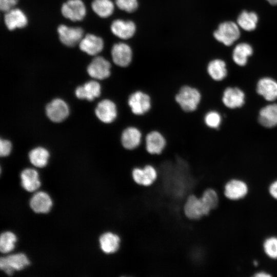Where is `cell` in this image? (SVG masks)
Returning a JSON list of instances; mask_svg holds the SVG:
<instances>
[{
	"mask_svg": "<svg viewBox=\"0 0 277 277\" xmlns=\"http://www.w3.org/2000/svg\"><path fill=\"white\" fill-rule=\"evenodd\" d=\"M97 118L106 125H111L118 118L119 108L116 102L110 97L101 100L95 109Z\"/></svg>",
	"mask_w": 277,
	"mask_h": 277,
	"instance_id": "cell-5",
	"label": "cell"
},
{
	"mask_svg": "<svg viewBox=\"0 0 277 277\" xmlns=\"http://www.w3.org/2000/svg\"><path fill=\"white\" fill-rule=\"evenodd\" d=\"M144 134L137 126L130 125L121 131L120 141L122 146L129 151L138 148L143 143Z\"/></svg>",
	"mask_w": 277,
	"mask_h": 277,
	"instance_id": "cell-7",
	"label": "cell"
},
{
	"mask_svg": "<svg viewBox=\"0 0 277 277\" xmlns=\"http://www.w3.org/2000/svg\"><path fill=\"white\" fill-rule=\"evenodd\" d=\"M127 103L131 113L136 116L145 115L152 107L151 95L141 89H137L130 93L128 96Z\"/></svg>",
	"mask_w": 277,
	"mask_h": 277,
	"instance_id": "cell-2",
	"label": "cell"
},
{
	"mask_svg": "<svg viewBox=\"0 0 277 277\" xmlns=\"http://www.w3.org/2000/svg\"><path fill=\"white\" fill-rule=\"evenodd\" d=\"M247 190V185L244 182L233 180L225 185L224 194L229 199L238 200L243 197L246 194Z\"/></svg>",
	"mask_w": 277,
	"mask_h": 277,
	"instance_id": "cell-25",
	"label": "cell"
},
{
	"mask_svg": "<svg viewBox=\"0 0 277 277\" xmlns=\"http://www.w3.org/2000/svg\"><path fill=\"white\" fill-rule=\"evenodd\" d=\"M16 242V235L12 232H3L0 236V251L3 253H7L12 251Z\"/></svg>",
	"mask_w": 277,
	"mask_h": 277,
	"instance_id": "cell-33",
	"label": "cell"
},
{
	"mask_svg": "<svg viewBox=\"0 0 277 277\" xmlns=\"http://www.w3.org/2000/svg\"><path fill=\"white\" fill-rule=\"evenodd\" d=\"M30 264L27 256L23 253L11 254L0 259V268L8 275H11L14 271L24 269Z\"/></svg>",
	"mask_w": 277,
	"mask_h": 277,
	"instance_id": "cell-9",
	"label": "cell"
},
{
	"mask_svg": "<svg viewBox=\"0 0 277 277\" xmlns=\"http://www.w3.org/2000/svg\"><path fill=\"white\" fill-rule=\"evenodd\" d=\"M116 6L120 9L127 12H132L137 7V0H116Z\"/></svg>",
	"mask_w": 277,
	"mask_h": 277,
	"instance_id": "cell-35",
	"label": "cell"
},
{
	"mask_svg": "<svg viewBox=\"0 0 277 277\" xmlns=\"http://www.w3.org/2000/svg\"><path fill=\"white\" fill-rule=\"evenodd\" d=\"M214 37L226 46L231 45L240 36L238 26L232 22L221 23L214 32Z\"/></svg>",
	"mask_w": 277,
	"mask_h": 277,
	"instance_id": "cell-8",
	"label": "cell"
},
{
	"mask_svg": "<svg viewBox=\"0 0 277 277\" xmlns=\"http://www.w3.org/2000/svg\"><path fill=\"white\" fill-rule=\"evenodd\" d=\"M87 72L97 80L108 79L111 75V64L105 58L98 56L93 59L87 67Z\"/></svg>",
	"mask_w": 277,
	"mask_h": 277,
	"instance_id": "cell-10",
	"label": "cell"
},
{
	"mask_svg": "<svg viewBox=\"0 0 277 277\" xmlns=\"http://www.w3.org/2000/svg\"><path fill=\"white\" fill-rule=\"evenodd\" d=\"M222 102L229 108L241 107L244 104L245 94L238 88L228 87L223 92Z\"/></svg>",
	"mask_w": 277,
	"mask_h": 277,
	"instance_id": "cell-17",
	"label": "cell"
},
{
	"mask_svg": "<svg viewBox=\"0 0 277 277\" xmlns=\"http://www.w3.org/2000/svg\"><path fill=\"white\" fill-rule=\"evenodd\" d=\"M31 208L37 213H48L52 206V201L46 192L39 191L35 193L30 201Z\"/></svg>",
	"mask_w": 277,
	"mask_h": 277,
	"instance_id": "cell-19",
	"label": "cell"
},
{
	"mask_svg": "<svg viewBox=\"0 0 277 277\" xmlns=\"http://www.w3.org/2000/svg\"><path fill=\"white\" fill-rule=\"evenodd\" d=\"M207 73L212 80L215 82L222 81L227 73L225 63L220 59L210 61L207 66Z\"/></svg>",
	"mask_w": 277,
	"mask_h": 277,
	"instance_id": "cell-26",
	"label": "cell"
},
{
	"mask_svg": "<svg viewBox=\"0 0 277 277\" xmlns=\"http://www.w3.org/2000/svg\"><path fill=\"white\" fill-rule=\"evenodd\" d=\"M131 177L136 185L148 188L152 186L157 181L159 172L154 165L148 163L143 166L134 167L131 171Z\"/></svg>",
	"mask_w": 277,
	"mask_h": 277,
	"instance_id": "cell-4",
	"label": "cell"
},
{
	"mask_svg": "<svg viewBox=\"0 0 277 277\" xmlns=\"http://www.w3.org/2000/svg\"><path fill=\"white\" fill-rule=\"evenodd\" d=\"M61 12L65 18L75 22L84 18L86 9L81 0H68L62 5Z\"/></svg>",
	"mask_w": 277,
	"mask_h": 277,
	"instance_id": "cell-14",
	"label": "cell"
},
{
	"mask_svg": "<svg viewBox=\"0 0 277 277\" xmlns=\"http://www.w3.org/2000/svg\"><path fill=\"white\" fill-rule=\"evenodd\" d=\"M122 239L117 233L107 231L103 233L99 238L100 246L102 251L106 254L118 252L122 246Z\"/></svg>",
	"mask_w": 277,
	"mask_h": 277,
	"instance_id": "cell-15",
	"label": "cell"
},
{
	"mask_svg": "<svg viewBox=\"0 0 277 277\" xmlns=\"http://www.w3.org/2000/svg\"><path fill=\"white\" fill-rule=\"evenodd\" d=\"M136 27L134 23L130 21L116 19L111 25L113 34L118 37L126 39L131 37L134 34Z\"/></svg>",
	"mask_w": 277,
	"mask_h": 277,
	"instance_id": "cell-22",
	"label": "cell"
},
{
	"mask_svg": "<svg viewBox=\"0 0 277 277\" xmlns=\"http://www.w3.org/2000/svg\"><path fill=\"white\" fill-rule=\"evenodd\" d=\"M113 63L121 68L129 67L132 62V52L127 44L123 43L115 44L111 50Z\"/></svg>",
	"mask_w": 277,
	"mask_h": 277,
	"instance_id": "cell-11",
	"label": "cell"
},
{
	"mask_svg": "<svg viewBox=\"0 0 277 277\" xmlns=\"http://www.w3.org/2000/svg\"><path fill=\"white\" fill-rule=\"evenodd\" d=\"M31 163L35 167L42 168L46 166L49 157L48 151L41 147L35 148L29 153Z\"/></svg>",
	"mask_w": 277,
	"mask_h": 277,
	"instance_id": "cell-28",
	"label": "cell"
},
{
	"mask_svg": "<svg viewBox=\"0 0 277 277\" xmlns=\"http://www.w3.org/2000/svg\"><path fill=\"white\" fill-rule=\"evenodd\" d=\"M266 253L270 258H277V238L271 237L267 239L264 243Z\"/></svg>",
	"mask_w": 277,
	"mask_h": 277,
	"instance_id": "cell-34",
	"label": "cell"
},
{
	"mask_svg": "<svg viewBox=\"0 0 277 277\" xmlns=\"http://www.w3.org/2000/svg\"><path fill=\"white\" fill-rule=\"evenodd\" d=\"M91 7L93 11L103 18L110 16L114 11V4L110 0H93Z\"/></svg>",
	"mask_w": 277,
	"mask_h": 277,
	"instance_id": "cell-30",
	"label": "cell"
},
{
	"mask_svg": "<svg viewBox=\"0 0 277 277\" xmlns=\"http://www.w3.org/2000/svg\"><path fill=\"white\" fill-rule=\"evenodd\" d=\"M185 217L190 221H197L209 214L200 195L189 194L185 199L182 207Z\"/></svg>",
	"mask_w": 277,
	"mask_h": 277,
	"instance_id": "cell-3",
	"label": "cell"
},
{
	"mask_svg": "<svg viewBox=\"0 0 277 277\" xmlns=\"http://www.w3.org/2000/svg\"><path fill=\"white\" fill-rule=\"evenodd\" d=\"M78 44L80 49L90 55L98 54L104 48L103 39L92 34L84 36Z\"/></svg>",
	"mask_w": 277,
	"mask_h": 277,
	"instance_id": "cell-16",
	"label": "cell"
},
{
	"mask_svg": "<svg viewBox=\"0 0 277 277\" xmlns=\"http://www.w3.org/2000/svg\"><path fill=\"white\" fill-rule=\"evenodd\" d=\"M21 185L27 191L33 192L41 186L37 172L32 168L24 169L21 174Z\"/></svg>",
	"mask_w": 277,
	"mask_h": 277,
	"instance_id": "cell-24",
	"label": "cell"
},
{
	"mask_svg": "<svg viewBox=\"0 0 277 277\" xmlns=\"http://www.w3.org/2000/svg\"><path fill=\"white\" fill-rule=\"evenodd\" d=\"M200 196L209 213L217 207L219 203L218 195L213 188H206L203 191Z\"/></svg>",
	"mask_w": 277,
	"mask_h": 277,
	"instance_id": "cell-31",
	"label": "cell"
},
{
	"mask_svg": "<svg viewBox=\"0 0 277 277\" xmlns=\"http://www.w3.org/2000/svg\"><path fill=\"white\" fill-rule=\"evenodd\" d=\"M269 192L271 195L277 200V181L273 182L269 188Z\"/></svg>",
	"mask_w": 277,
	"mask_h": 277,
	"instance_id": "cell-38",
	"label": "cell"
},
{
	"mask_svg": "<svg viewBox=\"0 0 277 277\" xmlns=\"http://www.w3.org/2000/svg\"><path fill=\"white\" fill-rule=\"evenodd\" d=\"M101 93L102 86L96 81L88 82L84 85L78 86L75 91V94L77 98L86 99L90 101L100 97Z\"/></svg>",
	"mask_w": 277,
	"mask_h": 277,
	"instance_id": "cell-18",
	"label": "cell"
},
{
	"mask_svg": "<svg viewBox=\"0 0 277 277\" xmlns=\"http://www.w3.org/2000/svg\"><path fill=\"white\" fill-rule=\"evenodd\" d=\"M259 122L263 126L272 128L277 125V104L265 106L260 111Z\"/></svg>",
	"mask_w": 277,
	"mask_h": 277,
	"instance_id": "cell-23",
	"label": "cell"
},
{
	"mask_svg": "<svg viewBox=\"0 0 277 277\" xmlns=\"http://www.w3.org/2000/svg\"><path fill=\"white\" fill-rule=\"evenodd\" d=\"M18 0H0V8L2 11L7 12L13 8Z\"/></svg>",
	"mask_w": 277,
	"mask_h": 277,
	"instance_id": "cell-37",
	"label": "cell"
},
{
	"mask_svg": "<svg viewBox=\"0 0 277 277\" xmlns=\"http://www.w3.org/2000/svg\"><path fill=\"white\" fill-rule=\"evenodd\" d=\"M205 125L211 130H218L222 122L220 113L212 109L207 110L203 116Z\"/></svg>",
	"mask_w": 277,
	"mask_h": 277,
	"instance_id": "cell-32",
	"label": "cell"
},
{
	"mask_svg": "<svg viewBox=\"0 0 277 277\" xmlns=\"http://www.w3.org/2000/svg\"><path fill=\"white\" fill-rule=\"evenodd\" d=\"M12 149V145L10 141L7 140L1 139L0 141V155L1 156L8 155Z\"/></svg>",
	"mask_w": 277,
	"mask_h": 277,
	"instance_id": "cell-36",
	"label": "cell"
},
{
	"mask_svg": "<svg viewBox=\"0 0 277 277\" xmlns=\"http://www.w3.org/2000/svg\"><path fill=\"white\" fill-rule=\"evenodd\" d=\"M61 42L68 47H73L79 44L84 37V31L81 27H71L61 25L57 28Z\"/></svg>",
	"mask_w": 277,
	"mask_h": 277,
	"instance_id": "cell-13",
	"label": "cell"
},
{
	"mask_svg": "<svg viewBox=\"0 0 277 277\" xmlns=\"http://www.w3.org/2000/svg\"><path fill=\"white\" fill-rule=\"evenodd\" d=\"M202 97V92L199 88L186 84L180 88L175 95L174 99L184 112L191 113L199 108Z\"/></svg>",
	"mask_w": 277,
	"mask_h": 277,
	"instance_id": "cell-1",
	"label": "cell"
},
{
	"mask_svg": "<svg viewBox=\"0 0 277 277\" xmlns=\"http://www.w3.org/2000/svg\"><path fill=\"white\" fill-rule=\"evenodd\" d=\"M258 21L257 14L253 12L243 11L239 15L237 19L238 25L246 31L254 30Z\"/></svg>",
	"mask_w": 277,
	"mask_h": 277,
	"instance_id": "cell-29",
	"label": "cell"
},
{
	"mask_svg": "<svg viewBox=\"0 0 277 277\" xmlns=\"http://www.w3.org/2000/svg\"><path fill=\"white\" fill-rule=\"evenodd\" d=\"M270 4L273 5H277V0H267Z\"/></svg>",
	"mask_w": 277,
	"mask_h": 277,
	"instance_id": "cell-40",
	"label": "cell"
},
{
	"mask_svg": "<svg viewBox=\"0 0 277 277\" xmlns=\"http://www.w3.org/2000/svg\"><path fill=\"white\" fill-rule=\"evenodd\" d=\"M256 91L266 100L273 101L277 98V82L270 77H264L257 84Z\"/></svg>",
	"mask_w": 277,
	"mask_h": 277,
	"instance_id": "cell-20",
	"label": "cell"
},
{
	"mask_svg": "<svg viewBox=\"0 0 277 277\" xmlns=\"http://www.w3.org/2000/svg\"><path fill=\"white\" fill-rule=\"evenodd\" d=\"M252 52V48L249 44L245 43L239 44L233 50V60L238 65L244 66L247 62L248 57L251 55Z\"/></svg>",
	"mask_w": 277,
	"mask_h": 277,
	"instance_id": "cell-27",
	"label": "cell"
},
{
	"mask_svg": "<svg viewBox=\"0 0 277 277\" xmlns=\"http://www.w3.org/2000/svg\"><path fill=\"white\" fill-rule=\"evenodd\" d=\"M4 21L6 27L10 30L25 27L28 23L25 14L17 8H13L6 12Z\"/></svg>",
	"mask_w": 277,
	"mask_h": 277,
	"instance_id": "cell-21",
	"label": "cell"
},
{
	"mask_svg": "<svg viewBox=\"0 0 277 277\" xmlns=\"http://www.w3.org/2000/svg\"><path fill=\"white\" fill-rule=\"evenodd\" d=\"M46 113L51 121L59 123L67 117L69 114V108L64 100L55 98L47 105Z\"/></svg>",
	"mask_w": 277,
	"mask_h": 277,
	"instance_id": "cell-12",
	"label": "cell"
},
{
	"mask_svg": "<svg viewBox=\"0 0 277 277\" xmlns=\"http://www.w3.org/2000/svg\"><path fill=\"white\" fill-rule=\"evenodd\" d=\"M167 140L161 131L153 129L144 135L143 145L146 151L151 155L161 154L166 149Z\"/></svg>",
	"mask_w": 277,
	"mask_h": 277,
	"instance_id": "cell-6",
	"label": "cell"
},
{
	"mask_svg": "<svg viewBox=\"0 0 277 277\" xmlns=\"http://www.w3.org/2000/svg\"><path fill=\"white\" fill-rule=\"evenodd\" d=\"M255 276L257 277L270 276V274L265 272H260L255 274Z\"/></svg>",
	"mask_w": 277,
	"mask_h": 277,
	"instance_id": "cell-39",
	"label": "cell"
}]
</instances>
